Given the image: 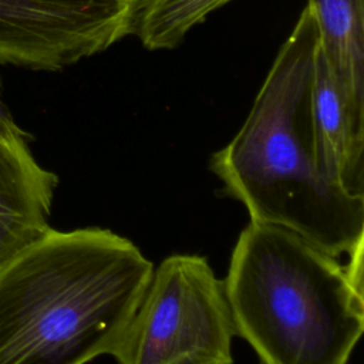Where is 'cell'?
Here are the masks:
<instances>
[{"label":"cell","instance_id":"cell-8","mask_svg":"<svg viewBox=\"0 0 364 364\" xmlns=\"http://www.w3.org/2000/svg\"><path fill=\"white\" fill-rule=\"evenodd\" d=\"M324 55L351 115L364 124V0H307Z\"/></svg>","mask_w":364,"mask_h":364},{"label":"cell","instance_id":"cell-1","mask_svg":"<svg viewBox=\"0 0 364 364\" xmlns=\"http://www.w3.org/2000/svg\"><path fill=\"white\" fill-rule=\"evenodd\" d=\"M318 30L309 6L282 44L243 125L210 171L250 222L294 232L340 259L363 250L364 198L321 165L313 121Z\"/></svg>","mask_w":364,"mask_h":364},{"label":"cell","instance_id":"cell-3","mask_svg":"<svg viewBox=\"0 0 364 364\" xmlns=\"http://www.w3.org/2000/svg\"><path fill=\"white\" fill-rule=\"evenodd\" d=\"M223 286L259 364H348L364 331V287L340 260L287 229L249 222Z\"/></svg>","mask_w":364,"mask_h":364},{"label":"cell","instance_id":"cell-6","mask_svg":"<svg viewBox=\"0 0 364 364\" xmlns=\"http://www.w3.org/2000/svg\"><path fill=\"white\" fill-rule=\"evenodd\" d=\"M58 178L31 155L27 142L0 136V267L48 229Z\"/></svg>","mask_w":364,"mask_h":364},{"label":"cell","instance_id":"cell-5","mask_svg":"<svg viewBox=\"0 0 364 364\" xmlns=\"http://www.w3.org/2000/svg\"><path fill=\"white\" fill-rule=\"evenodd\" d=\"M134 0H0V64L58 71L131 34Z\"/></svg>","mask_w":364,"mask_h":364},{"label":"cell","instance_id":"cell-9","mask_svg":"<svg viewBox=\"0 0 364 364\" xmlns=\"http://www.w3.org/2000/svg\"><path fill=\"white\" fill-rule=\"evenodd\" d=\"M232 0H134L131 34L151 51L175 48L191 28Z\"/></svg>","mask_w":364,"mask_h":364},{"label":"cell","instance_id":"cell-4","mask_svg":"<svg viewBox=\"0 0 364 364\" xmlns=\"http://www.w3.org/2000/svg\"><path fill=\"white\" fill-rule=\"evenodd\" d=\"M235 336L223 280L206 257L178 253L154 267L111 355L118 364H232Z\"/></svg>","mask_w":364,"mask_h":364},{"label":"cell","instance_id":"cell-10","mask_svg":"<svg viewBox=\"0 0 364 364\" xmlns=\"http://www.w3.org/2000/svg\"><path fill=\"white\" fill-rule=\"evenodd\" d=\"M0 136L10 142H27V134L14 121L7 104L3 100V85L0 78Z\"/></svg>","mask_w":364,"mask_h":364},{"label":"cell","instance_id":"cell-2","mask_svg":"<svg viewBox=\"0 0 364 364\" xmlns=\"http://www.w3.org/2000/svg\"><path fill=\"white\" fill-rule=\"evenodd\" d=\"M154 270L104 228L55 230L0 267V364H87L111 355Z\"/></svg>","mask_w":364,"mask_h":364},{"label":"cell","instance_id":"cell-7","mask_svg":"<svg viewBox=\"0 0 364 364\" xmlns=\"http://www.w3.org/2000/svg\"><path fill=\"white\" fill-rule=\"evenodd\" d=\"M313 121L323 168L344 191L364 198V124L351 115L320 47L313 85Z\"/></svg>","mask_w":364,"mask_h":364}]
</instances>
